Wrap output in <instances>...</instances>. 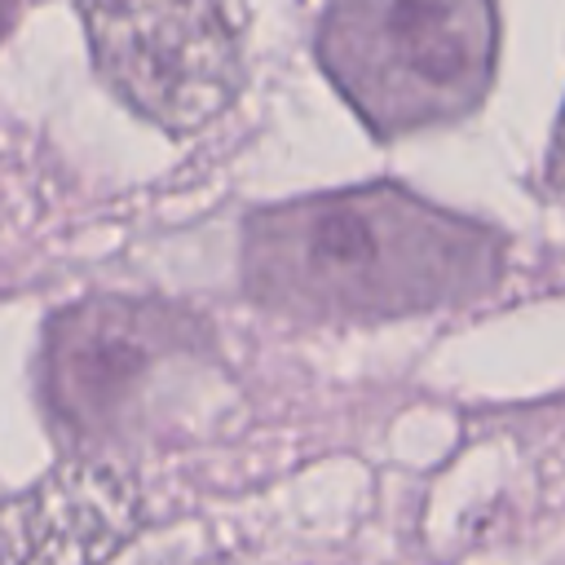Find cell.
I'll list each match as a JSON object with an SVG mask.
<instances>
[{"instance_id":"obj_6","label":"cell","mask_w":565,"mask_h":565,"mask_svg":"<svg viewBox=\"0 0 565 565\" xmlns=\"http://www.w3.org/2000/svg\"><path fill=\"white\" fill-rule=\"evenodd\" d=\"M0 26H4V13H0Z\"/></svg>"},{"instance_id":"obj_5","label":"cell","mask_w":565,"mask_h":565,"mask_svg":"<svg viewBox=\"0 0 565 565\" xmlns=\"http://www.w3.org/2000/svg\"><path fill=\"white\" fill-rule=\"evenodd\" d=\"M181 322L150 305L93 300L66 309L49 335V393L79 428L110 419L150 366L177 353Z\"/></svg>"},{"instance_id":"obj_3","label":"cell","mask_w":565,"mask_h":565,"mask_svg":"<svg viewBox=\"0 0 565 565\" xmlns=\"http://www.w3.org/2000/svg\"><path fill=\"white\" fill-rule=\"evenodd\" d=\"M102 79L150 124L194 132L243 84V57L221 0H79Z\"/></svg>"},{"instance_id":"obj_4","label":"cell","mask_w":565,"mask_h":565,"mask_svg":"<svg viewBox=\"0 0 565 565\" xmlns=\"http://www.w3.org/2000/svg\"><path fill=\"white\" fill-rule=\"evenodd\" d=\"M141 525L128 472L66 459L0 503V565H106Z\"/></svg>"},{"instance_id":"obj_1","label":"cell","mask_w":565,"mask_h":565,"mask_svg":"<svg viewBox=\"0 0 565 565\" xmlns=\"http://www.w3.org/2000/svg\"><path fill=\"white\" fill-rule=\"evenodd\" d=\"M499 256L486 225L397 185H362L256 212L243 287L296 318H402L490 291Z\"/></svg>"},{"instance_id":"obj_2","label":"cell","mask_w":565,"mask_h":565,"mask_svg":"<svg viewBox=\"0 0 565 565\" xmlns=\"http://www.w3.org/2000/svg\"><path fill=\"white\" fill-rule=\"evenodd\" d=\"M494 31V0H331L318 62L375 137H402L486 97Z\"/></svg>"}]
</instances>
